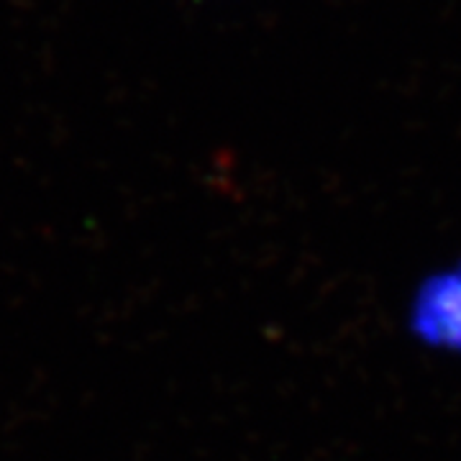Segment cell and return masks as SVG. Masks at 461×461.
<instances>
[{
  "label": "cell",
  "mask_w": 461,
  "mask_h": 461,
  "mask_svg": "<svg viewBox=\"0 0 461 461\" xmlns=\"http://www.w3.org/2000/svg\"><path fill=\"white\" fill-rule=\"evenodd\" d=\"M412 341L438 354L461 357V259L430 272L408 303Z\"/></svg>",
  "instance_id": "cell-1"
}]
</instances>
